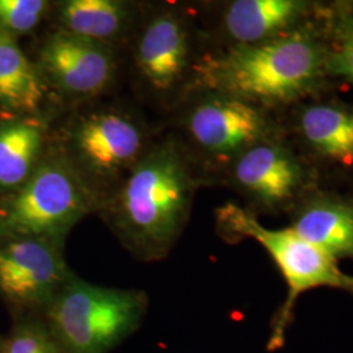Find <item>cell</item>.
Instances as JSON below:
<instances>
[{"mask_svg": "<svg viewBox=\"0 0 353 353\" xmlns=\"http://www.w3.org/2000/svg\"><path fill=\"white\" fill-rule=\"evenodd\" d=\"M325 6V3H323ZM323 7L314 20L280 37L208 54L195 64V85L283 114L326 94L327 45Z\"/></svg>", "mask_w": 353, "mask_h": 353, "instance_id": "cell-1", "label": "cell"}, {"mask_svg": "<svg viewBox=\"0 0 353 353\" xmlns=\"http://www.w3.org/2000/svg\"><path fill=\"white\" fill-rule=\"evenodd\" d=\"M198 181L174 143L143 154L113 205L112 225L141 261L163 259L188 224Z\"/></svg>", "mask_w": 353, "mask_h": 353, "instance_id": "cell-2", "label": "cell"}, {"mask_svg": "<svg viewBox=\"0 0 353 353\" xmlns=\"http://www.w3.org/2000/svg\"><path fill=\"white\" fill-rule=\"evenodd\" d=\"M220 236L229 242L250 239L258 242L278 265L287 284V296L271 322L267 350L275 352L285 341L299 297L316 288H335L353 294V275L341 271L338 262L296 234L290 228L268 229L248 208L225 203L216 210Z\"/></svg>", "mask_w": 353, "mask_h": 353, "instance_id": "cell-3", "label": "cell"}, {"mask_svg": "<svg viewBox=\"0 0 353 353\" xmlns=\"http://www.w3.org/2000/svg\"><path fill=\"white\" fill-rule=\"evenodd\" d=\"M144 290L112 288L74 276L57 294L45 319L67 353H110L143 325Z\"/></svg>", "mask_w": 353, "mask_h": 353, "instance_id": "cell-4", "label": "cell"}, {"mask_svg": "<svg viewBox=\"0 0 353 353\" xmlns=\"http://www.w3.org/2000/svg\"><path fill=\"white\" fill-rule=\"evenodd\" d=\"M88 181L70 160L41 161L12 195L0 202V241H65L71 229L96 208Z\"/></svg>", "mask_w": 353, "mask_h": 353, "instance_id": "cell-5", "label": "cell"}, {"mask_svg": "<svg viewBox=\"0 0 353 353\" xmlns=\"http://www.w3.org/2000/svg\"><path fill=\"white\" fill-rule=\"evenodd\" d=\"M233 188L252 204L250 212L290 214L322 176L290 140L287 130L259 141L228 165Z\"/></svg>", "mask_w": 353, "mask_h": 353, "instance_id": "cell-6", "label": "cell"}, {"mask_svg": "<svg viewBox=\"0 0 353 353\" xmlns=\"http://www.w3.org/2000/svg\"><path fill=\"white\" fill-rule=\"evenodd\" d=\"M186 130L210 163L227 168L252 145L283 132L285 125L283 114L240 97L204 90L190 109Z\"/></svg>", "mask_w": 353, "mask_h": 353, "instance_id": "cell-7", "label": "cell"}, {"mask_svg": "<svg viewBox=\"0 0 353 353\" xmlns=\"http://www.w3.org/2000/svg\"><path fill=\"white\" fill-rule=\"evenodd\" d=\"M72 276L63 241H0V297L13 316H43Z\"/></svg>", "mask_w": 353, "mask_h": 353, "instance_id": "cell-8", "label": "cell"}, {"mask_svg": "<svg viewBox=\"0 0 353 353\" xmlns=\"http://www.w3.org/2000/svg\"><path fill=\"white\" fill-rule=\"evenodd\" d=\"M287 134L318 173L353 176V103L326 94L283 113Z\"/></svg>", "mask_w": 353, "mask_h": 353, "instance_id": "cell-9", "label": "cell"}, {"mask_svg": "<svg viewBox=\"0 0 353 353\" xmlns=\"http://www.w3.org/2000/svg\"><path fill=\"white\" fill-rule=\"evenodd\" d=\"M71 147L80 165L92 176L110 178L139 161L144 137L125 114L97 112L76 123Z\"/></svg>", "mask_w": 353, "mask_h": 353, "instance_id": "cell-10", "label": "cell"}, {"mask_svg": "<svg viewBox=\"0 0 353 353\" xmlns=\"http://www.w3.org/2000/svg\"><path fill=\"white\" fill-rule=\"evenodd\" d=\"M41 62L51 81L75 96L97 94L115 71L113 54L105 43L59 30L46 41Z\"/></svg>", "mask_w": 353, "mask_h": 353, "instance_id": "cell-11", "label": "cell"}, {"mask_svg": "<svg viewBox=\"0 0 353 353\" xmlns=\"http://www.w3.org/2000/svg\"><path fill=\"white\" fill-rule=\"evenodd\" d=\"M323 1L234 0L225 4L220 28L229 46L261 43L314 20Z\"/></svg>", "mask_w": 353, "mask_h": 353, "instance_id": "cell-12", "label": "cell"}, {"mask_svg": "<svg viewBox=\"0 0 353 353\" xmlns=\"http://www.w3.org/2000/svg\"><path fill=\"white\" fill-rule=\"evenodd\" d=\"M290 227L334 261H353V195L318 188L290 214Z\"/></svg>", "mask_w": 353, "mask_h": 353, "instance_id": "cell-13", "label": "cell"}, {"mask_svg": "<svg viewBox=\"0 0 353 353\" xmlns=\"http://www.w3.org/2000/svg\"><path fill=\"white\" fill-rule=\"evenodd\" d=\"M190 59L191 39L183 19L173 12L152 19L137 50L140 72L152 88L160 92L174 88L189 70Z\"/></svg>", "mask_w": 353, "mask_h": 353, "instance_id": "cell-14", "label": "cell"}, {"mask_svg": "<svg viewBox=\"0 0 353 353\" xmlns=\"http://www.w3.org/2000/svg\"><path fill=\"white\" fill-rule=\"evenodd\" d=\"M37 70L11 33L0 29V102L14 112L33 113L43 101Z\"/></svg>", "mask_w": 353, "mask_h": 353, "instance_id": "cell-15", "label": "cell"}, {"mask_svg": "<svg viewBox=\"0 0 353 353\" xmlns=\"http://www.w3.org/2000/svg\"><path fill=\"white\" fill-rule=\"evenodd\" d=\"M43 128L37 122L0 125V190L19 189L37 168Z\"/></svg>", "mask_w": 353, "mask_h": 353, "instance_id": "cell-16", "label": "cell"}, {"mask_svg": "<svg viewBox=\"0 0 353 353\" xmlns=\"http://www.w3.org/2000/svg\"><path fill=\"white\" fill-rule=\"evenodd\" d=\"M64 32L103 43L127 24L128 8L117 0H68L59 8Z\"/></svg>", "mask_w": 353, "mask_h": 353, "instance_id": "cell-17", "label": "cell"}, {"mask_svg": "<svg viewBox=\"0 0 353 353\" xmlns=\"http://www.w3.org/2000/svg\"><path fill=\"white\" fill-rule=\"evenodd\" d=\"M322 17L328 77L332 81L343 80L353 87V0L325 3Z\"/></svg>", "mask_w": 353, "mask_h": 353, "instance_id": "cell-18", "label": "cell"}, {"mask_svg": "<svg viewBox=\"0 0 353 353\" xmlns=\"http://www.w3.org/2000/svg\"><path fill=\"white\" fill-rule=\"evenodd\" d=\"M0 353H67L43 316H14L6 336H0Z\"/></svg>", "mask_w": 353, "mask_h": 353, "instance_id": "cell-19", "label": "cell"}, {"mask_svg": "<svg viewBox=\"0 0 353 353\" xmlns=\"http://www.w3.org/2000/svg\"><path fill=\"white\" fill-rule=\"evenodd\" d=\"M49 7L43 0H0V29L16 34L33 30Z\"/></svg>", "mask_w": 353, "mask_h": 353, "instance_id": "cell-20", "label": "cell"}]
</instances>
